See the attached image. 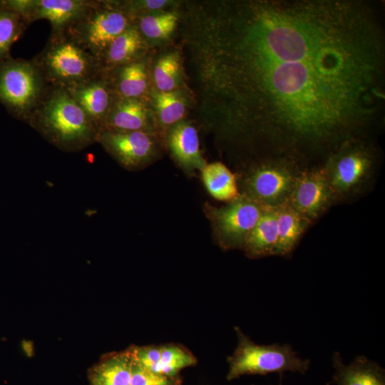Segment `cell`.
Listing matches in <instances>:
<instances>
[{"mask_svg":"<svg viewBox=\"0 0 385 385\" xmlns=\"http://www.w3.org/2000/svg\"><path fill=\"white\" fill-rule=\"evenodd\" d=\"M225 38L235 114L287 145L332 142L382 101V25L363 0H267L237 6Z\"/></svg>","mask_w":385,"mask_h":385,"instance_id":"6da1fadb","label":"cell"},{"mask_svg":"<svg viewBox=\"0 0 385 385\" xmlns=\"http://www.w3.org/2000/svg\"><path fill=\"white\" fill-rule=\"evenodd\" d=\"M26 123L64 152H78L96 142L98 130L64 88L50 86Z\"/></svg>","mask_w":385,"mask_h":385,"instance_id":"7a4b0ae2","label":"cell"},{"mask_svg":"<svg viewBox=\"0 0 385 385\" xmlns=\"http://www.w3.org/2000/svg\"><path fill=\"white\" fill-rule=\"evenodd\" d=\"M32 60L49 86L72 88L99 73L98 60L66 32L51 33Z\"/></svg>","mask_w":385,"mask_h":385,"instance_id":"3957f363","label":"cell"},{"mask_svg":"<svg viewBox=\"0 0 385 385\" xmlns=\"http://www.w3.org/2000/svg\"><path fill=\"white\" fill-rule=\"evenodd\" d=\"M237 346L227 358L228 381L247 374L265 375L285 371L304 374L309 368L310 361L299 357L291 345L272 344L259 345L250 339L239 327L235 328Z\"/></svg>","mask_w":385,"mask_h":385,"instance_id":"277c9868","label":"cell"},{"mask_svg":"<svg viewBox=\"0 0 385 385\" xmlns=\"http://www.w3.org/2000/svg\"><path fill=\"white\" fill-rule=\"evenodd\" d=\"M49 86L32 59L0 61V103L14 118L27 123Z\"/></svg>","mask_w":385,"mask_h":385,"instance_id":"5b68a950","label":"cell"},{"mask_svg":"<svg viewBox=\"0 0 385 385\" xmlns=\"http://www.w3.org/2000/svg\"><path fill=\"white\" fill-rule=\"evenodd\" d=\"M376 163L371 147L354 138L342 143L323 167L337 201L363 192L374 175Z\"/></svg>","mask_w":385,"mask_h":385,"instance_id":"8992f818","label":"cell"},{"mask_svg":"<svg viewBox=\"0 0 385 385\" xmlns=\"http://www.w3.org/2000/svg\"><path fill=\"white\" fill-rule=\"evenodd\" d=\"M302 170L291 158H272L246 175L242 193L266 207H276L289 201Z\"/></svg>","mask_w":385,"mask_h":385,"instance_id":"52a82bcc","label":"cell"},{"mask_svg":"<svg viewBox=\"0 0 385 385\" xmlns=\"http://www.w3.org/2000/svg\"><path fill=\"white\" fill-rule=\"evenodd\" d=\"M132 25L128 15L111 4L95 1L66 32L99 61L111 42Z\"/></svg>","mask_w":385,"mask_h":385,"instance_id":"ba28073f","label":"cell"},{"mask_svg":"<svg viewBox=\"0 0 385 385\" xmlns=\"http://www.w3.org/2000/svg\"><path fill=\"white\" fill-rule=\"evenodd\" d=\"M266 206L240 193L221 207L208 208L216 238L224 249L242 248Z\"/></svg>","mask_w":385,"mask_h":385,"instance_id":"9c48e42d","label":"cell"},{"mask_svg":"<svg viewBox=\"0 0 385 385\" xmlns=\"http://www.w3.org/2000/svg\"><path fill=\"white\" fill-rule=\"evenodd\" d=\"M96 142L124 168L136 170L147 165L155 156V143L144 131L101 129Z\"/></svg>","mask_w":385,"mask_h":385,"instance_id":"30bf717a","label":"cell"},{"mask_svg":"<svg viewBox=\"0 0 385 385\" xmlns=\"http://www.w3.org/2000/svg\"><path fill=\"white\" fill-rule=\"evenodd\" d=\"M309 222L337 202L323 167L302 170L288 201Z\"/></svg>","mask_w":385,"mask_h":385,"instance_id":"8fae6325","label":"cell"},{"mask_svg":"<svg viewBox=\"0 0 385 385\" xmlns=\"http://www.w3.org/2000/svg\"><path fill=\"white\" fill-rule=\"evenodd\" d=\"M67 90L98 132L102 129L116 97L106 74L100 71Z\"/></svg>","mask_w":385,"mask_h":385,"instance_id":"7c38bea8","label":"cell"},{"mask_svg":"<svg viewBox=\"0 0 385 385\" xmlns=\"http://www.w3.org/2000/svg\"><path fill=\"white\" fill-rule=\"evenodd\" d=\"M90 0H32L29 24L46 19L51 23V33L67 31L93 5Z\"/></svg>","mask_w":385,"mask_h":385,"instance_id":"4fadbf2b","label":"cell"},{"mask_svg":"<svg viewBox=\"0 0 385 385\" xmlns=\"http://www.w3.org/2000/svg\"><path fill=\"white\" fill-rule=\"evenodd\" d=\"M169 149L180 166L187 173L202 170L206 165L200 151L196 129L182 122L173 125L168 131Z\"/></svg>","mask_w":385,"mask_h":385,"instance_id":"5bb4252c","label":"cell"},{"mask_svg":"<svg viewBox=\"0 0 385 385\" xmlns=\"http://www.w3.org/2000/svg\"><path fill=\"white\" fill-rule=\"evenodd\" d=\"M332 361L333 380L337 385H385L384 369L365 356H358L346 365L337 351Z\"/></svg>","mask_w":385,"mask_h":385,"instance_id":"9a60e30c","label":"cell"},{"mask_svg":"<svg viewBox=\"0 0 385 385\" xmlns=\"http://www.w3.org/2000/svg\"><path fill=\"white\" fill-rule=\"evenodd\" d=\"M133 363L130 347L106 354L90 369V385H130Z\"/></svg>","mask_w":385,"mask_h":385,"instance_id":"2e32d148","label":"cell"},{"mask_svg":"<svg viewBox=\"0 0 385 385\" xmlns=\"http://www.w3.org/2000/svg\"><path fill=\"white\" fill-rule=\"evenodd\" d=\"M147 108L139 98L115 97L103 128L149 132Z\"/></svg>","mask_w":385,"mask_h":385,"instance_id":"e0dca14e","label":"cell"},{"mask_svg":"<svg viewBox=\"0 0 385 385\" xmlns=\"http://www.w3.org/2000/svg\"><path fill=\"white\" fill-rule=\"evenodd\" d=\"M277 220V242L274 255L287 256L295 248L311 223L287 201L275 207Z\"/></svg>","mask_w":385,"mask_h":385,"instance_id":"ac0fdd59","label":"cell"},{"mask_svg":"<svg viewBox=\"0 0 385 385\" xmlns=\"http://www.w3.org/2000/svg\"><path fill=\"white\" fill-rule=\"evenodd\" d=\"M143 47V39L133 24L117 36L99 59V68L106 73L113 68L135 61Z\"/></svg>","mask_w":385,"mask_h":385,"instance_id":"d6986e66","label":"cell"},{"mask_svg":"<svg viewBox=\"0 0 385 385\" xmlns=\"http://www.w3.org/2000/svg\"><path fill=\"white\" fill-rule=\"evenodd\" d=\"M277 242L276 210L275 207H267L246 238L242 249L250 258L273 255Z\"/></svg>","mask_w":385,"mask_h":385,"instance_id":"ffe728a7","label":"cell"},{"mask_svg":"<svg viewBox=\"0 0 385 385\" xmlns=\"http://www.w3.org/2000/svg\"><path fill=\"white\" fill-rule=\"evenodd\" d=\"M105 73L116 97L139 98L147 88L146 70L140 61L119 66Z\"/></svg>","mask_w":385,"mask_h":385,"instance_id":"44dd1931","label":"cell"},{"mask_svg":"<svg viewBox=\"0 0 385 385\" xmlns=\"http://www.w3.org/2000/svg\"><path fill=\"white\" fill-rule=\"evenodd\" d=\"M201 172L203 183L214 198L230 202L240 195L235 175L222 163L206 164Z\"/></svg>","mask_w":385,"mask_h":385,"instance_id":"7402d4cb","label":"cell"},{"mask_svg":"<svg viewBox=\"0 0 385 385\" xmlns=\"http://www.w3.org/2000/svg\"><path fill=\"white\" fill-rule=\"evenodd\" d=\"M197 359L185 347L168 344L160 346V356L153 372L170 377L178 376L180 371L195 365Z\"/></svg>","mask_w":385,"mask_h":385,"instance_id":"603a6c76","label":"cell"},{"mask_svg":"<svg viewBox=\"0 0 385 385\" xmlns=\"http://www.w3.org/2000/svg\"><path fill=\"white\" fill-rule=\"evenodd\" d=\"M29 25L19 14L0 9V61L11 57L10 49L12 44Z\"/></svg>","mask_w":385,"mask_h":385,"instance_id":"cb8c5ba5","label":"cell"},{"mask_svg":"<svg viewBox=\"0 0 385 385\" xmlns=\"http://www.w3.org/2000/svg\"><path fill=\"white\" fill-rule=\"evenodd\" d=\"M155 106L160 122L163 125L176 124L185 115V104L175 91H156L153 95Z\"/></svg>","mask_w":385,"mask_h":385,"instance_id":"d4e9b609","label":"cell"},{"mask_svg":"<svg viewBox=\"0 0 385 385\" xmlns=\"http://www.w3.org/2000/svg\"><path fill=\"white\" fill-rule=\"evenodd\" d=\"M180 78V64L175 54L163 56L154 70V79L159 91L170 92L178 86Z\"/></svg>","mask_w":385,"mask_h":385,"instance_id":"484cf974","label":"cell"},{"mask_svg":"<svg viewBox=\"0 0 385 385\" xmlns=\"http://www.w3.org/2000/svg\"><path fill=\"white\" fill-rule=\"evenodd\" d=\"M177 21V16L172 13L144 16L139 19L138 30L149 38H165L173 31Z\"/></svg>","mask_w":385,"mask_h":385,"instance_id":"4316f807","label":"cell"},{"mask_svg":"<svg viewBox=\"0 0 385 385\" xmlns=\"http://www.w3.org/2000/svg\"><path fill=\"white\" fill-rule=\"evenodd\" d=\"M130 385H182L180 377L153 372L138 363L133 356Z\"/></svg>","mask_w":385,"mask_h":385,"instance_id":"83f0119b","label":"cell"},{"mask_svg":"<svg viewBox=\"0 0 385 385\" xmlns=\"http://www.w3.org/2000/svg\"><path fill=\"white\" fill-rule=\"evenodd\" d=\"M165 4V1H146L145 3H142L145 7L148 9H159L162 7Z\"/></svg>","mask_w":385,"mask_h":385,"instance_id":"f1b7e54d","label":"cell"},{"mask_svg":"<svg viewBox=\"0 0 385 385\" xmlns=\"http://www.w3.org/2000/svg\"><path fill=\"white\" fill-rule=\"evenodd\" d=\"M253 385H254V384H253ZM280 385H282V384H280Z\"/></svg>","mask_w":385,"mask_h":385,"instance_id":"f546056e","label":"cell"}]
</instances>
